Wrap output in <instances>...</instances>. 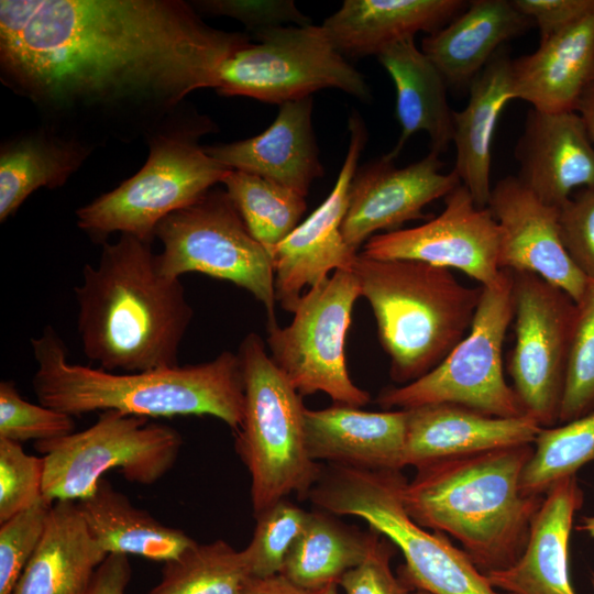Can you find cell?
Listing matches in <instances>:
<instances>
[{
	"label": "cell",
	"mask_w": 594,
	"mask_h": 594,
	"mask_svg": "<svg viewBox=\"0 0 594 594\" xmlns=\"http://www.w3.org/2000/svg\"><path fill=\"white\" fill-rule=\"evenodd\" d=\"M404 466L532 444L542 427L529 416L496 417L441 403L407 409Z\"/></svg>",
	"instance_id": "obj_21"
},
{
	"label": "cell",
	"mask_w": 594,
	"mask_h": 594,
	"mask_svg": "<svg viewBox=\"0 0 594 594\" xmlns=\"http://www.w3.org/2000/svg\"><path fill=\"white\" fill-rule=\"evenodd\" d=\"M512 62L503 46L470 84L465 108L453 111V170L480 207H487L492 191L491 162L495 129L503 109L514 100Z\"/></svg>",
	"instance_id": "obj_27"
},
{
	"label": "cell",
	"mask_w": 594,
	"mask_h": 594,
	"mask_svg": "<svg viewBox=\"0 0 594 594\" xmlns=\"http://www.w3.org/2000/svg\"><path fill=\"white\" fill-rule=\"evenodd\" d=\"M245 33L180 0H1L0 76L51 121L145 136L216 88Z\"/></svg>",
	"instance_id": "obj_1"
},
{
	"label": "cell",
	"mask_w": 594,
	"mask_h": 594,
	"mask_svg": "<svg viewBox=\"0 0 594 594\" xmlns=\"http://www.w3.org/2000/svg\"><path fill=\"white\" fill-rule=\"evenodd\" d=\"M338 586H339V585L336 584V583L328 585V586L324 588L323 594H339V593H338Z\"/></svg>",
	"instance_id": "obj_49"
},
{
	"label": "cell",
	"mask_w": 594,
	"mask_h": 594,
	"mask_svg": "<svg viewBox=\"0 0 594 594\" xmlns=\"http://www.w3.org/2000/svg\"><path fill=\"white\" fill-rule=\"evenodd\" d=\"M471 328L461 342L422 377L380 392L385 408L410 409L429 404H454L496 417L527 416L503 372V344L514 319L510 271L501 280L482 287Z\"/></svg>",
	"instance_id": "obj_10"
},
{
	"label": "cell",
	"mask_w": 594,
	"mask_h": 594,
	"mask_svg": "<svg viewBox=\"0 0 594 594\" xmlns=\"http://www.w3.org/2000/svg\"><path fill=\"white\" fill-rule=\"evenodd\" d=\"M352 272L373 310L391 378L402 385L429 373L461 342L483 289L462 284L449 268L360 252Z\"/></svg>",
	"instance_id": "obj_5"
},
{
	"label": "cell",
	"mask_w": 594,
	"mask_h": 594,
	"mask_svg": "<svg viewBox=\"0 0 594 594\" xmlns=\"http://www.w3.org/2000/svg\"><path fill=\"white\" fill-rule=\"evenodd\" d=\"M591 582H592V585H593V587H594V572H593L592 575H591Z\"/></svg>",
	"instance_id": "obj_51"
},
{
	"label": "cell",
	"mask_w": 594,
	"mask_h": 594,
	"mask_svg": "<svg viewBox=\"0 0 594 594\" xmlns=\"http://www.w3.org/2000/svg\"><path fill=\"white\" fill-rule=\"evenodd\" d=\"M308 497L315 508L355 516L388 539L404 556L398 576L430 594L501 593L470 557L439 531L418 525L403 503L402 470H367L327 463Z\"/></svg>",
	"instance_id": "obj_6"
},
{
	"label": "cell",
	"mask_w": 594,
	"mask_h": 594,
	"mask_svg": "<svg viewBox=\"0 0 594 594\" xmlns=\"http://www.w3.org/2000/svg\"><path fill=\"white\" fill-rule=\"evenodd\" d=\"M544 41L594 12V0H512Z\"/></svg>",
	"instance_id": "obj_44"
},
{
	"label": "cell",
	"mask_w": 594,
	"mask_h": 594,
	"mask_svg": "<svg viewBox=\"0 0 594 594\" xmlns=\"http://www.w3.org/2000/svg\"><path fill=\"white\" fill-rule=\"evenodd\" d=\"M312 96L288 101L262 133L232 143L205 146L230 169L250 173L306 197L324 173L312 128Z\"/></svg>",
	"instance_id": "obj_20"
},
{
	"label": "cell",
	"mask_w": 594,
	"mask_h": 594,
	"mask_svg": "<svg viewBox=\"0 0 594 594\" xmlns=\"http://www.w3.org/2000/svg\"><path fill=\"white\" fill-rule=\"evenodd\" d=\"M396 90V117L400 135L389 160L399 155L408 139L424 131L431 152L440 155L452 143L453 111L447 97L448 84L430 58L417 47L414 37L397 42L377 56Z\"/></svg>",
	"instance_id": "obj_28"
},
{
	"label": "cell",
	"mask_w": 594,
	"mask_h": 594,
	"mask_svg": "<svg viewBox=\"0 0 594 594\" xmlns=\"http://www.w3.org/2000/svg\"><path fill=\"white\" fill-rule=\"evenodd\" d=\"M178 112L146 135L148 157L136 174L76 211L91 239L103 243L119 232L152 242L164 218L199 200L231 170L198 143L211 131L209 121Z\"/></svg>",
	"instance_id": "obj_7"
},
{
	"label": "cell",
	"mask_w": 594,
	"mask_h": 594,
	"mask_svg": "<svg viewBox=\"0 0 594 594\" xmlns=\"http://www.w3.org/2000/svg\"><path fill=\"white\" fill-rule=\"evenodd\" d=\"M487 208L501 229V270L536 274L578 302L588 278L562 243L559 208L542 202L515 176L492 187Z\"/></svg>",
	"instance_id": "obj_18"
},
{
	"label": "cell",
	"mask_w": 594,
	"mask_h": 594,
	"mask_svg": "<svg viewBox=\"0 0 594 594\" xmlns=\"http://www.w3.org/2000/svg\"><path fill=\"white\" fill-rule=\"evenodd\" d=\"M154 237L158 272L174 279L201 273L228 280L254 296L266 310L267 326L275 318L272 258L258 243L226 190H209L199 200L164 218Z\"/></svg>",
	"instance_id": "obj_11"
},
{
	"label": "cell",
	"mask_w": 594,
	"mask_h": 594,
	"mask_svg": "<svg viewBox=\"0 0 594 594\" xmlns=\"http://www.w3.org/2000/svg\"><path fill=\"white\" fill-rule=\"evenodd\" d=\"M131 572L128 556L110 553L97 569L86 594H125Z\"/></svg>",
	"instance_id": "obj_45"
},
{
	"label": "cell",
	"mask_w": 594,
	"mask_h": 594,
	"mask_svg": "<svg viewBox=\"0 0 594 594\" xmlns=\"http://www.w3.org/2000/svg\"><path fill=\"white\" fill-rule=\"evenodd\" d=\"M499 244L501 229L492 212L477 206L460 184L444 197V208L437 217L418 227L375 234L360 253L459 270L487 287L503 275Z\"/></svg>",
	"instance_id": "obj_15"
},
{
	"label": "cell",
	"mask_w": 594,
	"mask_h": 594,
	"mask_svg": "<svg viewBox=\"0 0 594 594\" xmlns=\"http://www.w3.org/2000/svg\"><path fill=\"white\" fill-rule=\"evenodd\" d=\"M469 4L463 0H345L321 24L344 56L378 55L418 32L444 28Z\"/></svg>",
	"instance_id": "obj_25"
},
{
	"label": "cell",
	"mask_w": 594,
	"mask_h": 594,
	"mask_svg": "<svg viewBox=\"0 0 594 594\" xmlns=\"http://www.w3.org/2000/svg\"><path fill=\"white\" fill-rule=\"evenodd\" d=\"M576 304L559 422L594 410V279Z\"/></svg>",
	"instance_id": "obj_36"
},
{
	"label": "cell",
	"mask_w": 594,
	"mask_h": 594,
	"mask_svg": "<svg viewBox=\"0 0 594 594\" xmlns=\"http://www.w3.org/2000/svg\"><path fill=\"white\" fill-rule=\"evenodd\" d=\"M409 594H430V593L422 590H414Z\"/></svg>",
	"instance_id": "obj_50"
},
{
	"label": "cell",
	"mask_w": 594,
	"mask_h": 594,
	"mask_svg": "<svg viewBox=\"0 0 594 594\" xmlns=\"http://www.w3.org/2000/svg\"><path fill=\"white\" fill-rule=\"evenodd\" d=\"M251 576L243 550L224 540L195 542L164 562L161 580L148 594H244Z\"/></svg>",
	"instance_id": "obj_33"
},
{
	"label": "cell",
	"mask_w": 594,
	"mask_h": 594,
	"mask_svg": "<svg viewBox=\"0 0 594 594\" xmlns=\"http://www.w3.org/2000/svg\"><path fill=\"white\" fill-rule=\"evenodd\" d=\"M75 432L74 417L25 400L13 381L0 383V438L14 442L46 441Z\"/></svg>",
	"instance_id": "obj_38"
},
{
	"label": "cell",
	"mask_w": 594,
	"mask_h": 594,
	"mask_svg": "<svg viewBox=\"0 0 594 594\" xmlns=\"http://www.w3.org/2000/svg\"><path fill=\"white\" fill-rule=\"evenodd\" d=\"M562 243L576 267L594 279V188H586L559 208Z\"/></svg>",
	"instance_id": "obj_42"
},
{
	"label": "cell",
	"mask_w": 594,
	"mask_h": 594,
	"mask_svg": "<svg viewBox=\"0 0 594 594\" xmlns=\"http://www.w3.org/2000/svg\"><path fill=\"white\" fill-rule=\"evenodd\" d=\"M584 495L576 475L557 481L532 518L527 546L509 568L486 573L510 594H576L569 575V541Z\"/></svg>",
	"instance_id": "obj_23"
},
{
	"label": "cell",
	"mask_w": 594,
	"mask_h": 594,
	"mask_svg": "<svg viewBox=\"0 0 594 594\" xmlns=\"http://www.w3.org/2000/svg\"><path fill=\"white\" fill-rule=\"evenodd\" d=\"M359 297L353 272L336 271L301 296L288 326H267L270 358L301 396L322 392L337 405L358 408L370 403V393L352 382L344 355Z\"/></svg>",
	"instance_id": "obj_13"
},
{
	"label": "cell",
	"mask_w": 594,
	"mask_h": 594,
	"mask_svg": "<svg viewBox=\"0 0 594 594\" xmlns=\"http://www.w3.org/2000/svg\"><path fill=\"white\" fill-rule=\"evenodd\" d=\"M90 536L108 554L121 553L166 562L195 541L180 529L161 524L101 479L96 491L76 502Z\"/></svg>",
	"instance_id": "obj_30"
},
{
	"label": "cell",
	"mask_w": 594,
	"mask_h": 594,
	"mask_svg": "<svg viewBox=\"0 0 594 594\" xmlns=\"http://www.w3.org/2000/svg\"><path fill=\"white\" fill-rule=\"evenodd\" d=\"M349 147L336 184L326 200L271 251L276 302L293 314L301 296L329 277L330 272L352 271L359 252L342 235L349 190L367 141L358 112L349 118Z\"/></svg>",
	"instance_id": "obj_16"
},
{
	"label": "cell",
	"mask_w": 594,
	"mask_h": 594,
	"mask_svg": "<svg viewBox=\"0 0 594 594\" xmlns=\"http://www.w3.org/2000/svg\"><path fill=\"white\" fill-rule=\"evenodd\" d=\"M394 544L381 536L366 559L339 581L345 594H409L414 591L391 569Z\"/></svg>",
	"instance_id": "obj_43"
},
{
	"label": "cell",
	"mask_w": 594,
	"mask_h": 594,
	"mask_svg": "<svg viewBox=\"0 0 594 594\" xmlns=\"http://www.w3.org/2000/svg\"><path fill=\"white\" fill-rule=\"evenodd\" d=\"M36 371L32 386L40 404L80 416L118 410L145 418L209 415L235 432L243 420L244 385L238 353L142 372L114 373L68 361L51 326L31 340Z\"/></svg>",
	"instance_id": "obj_4"
},
{
	"label": "cell",
	"mask_w": 594,
	"mask_h": 594,
	"mask_svg": "<svg viewBox=\"0 0 594 594\" xmlns=\"http://www.w3.org/2000/svg\"><path fill=\"white\" fill-rule=\"evenodd\" d=\"M534 444L444 458L416 468L403 503L421 527L452 536L484 574L522 554L543 495H524L522 471Z\"/></svg>",
	"instance_id": "obj_3"
},
{
	"label": "cell",
	"mask_w": 594,
	"mask_h": 594,
	"mask_svg": "<svg viewBox=\"0 0 594 594\" xmlns=\"http://www.w3.org/2000/svg\"><path fill=\"white\" fill-rule=\"evenodd\" d=\"M576 530L587 534L594 538V516H583L580 524L576 525Z\"/></svg>",
	"instance_id": "obj_48"
},
{
	"label": "cell",
	"mask_w": 594,
	"mask_h": 594,
	"mask_svg": "<svg viewBox=\"0 0 594 594\" xmlns=\"http://www.w3.org/2000/svg\"><path fill=\"white\" fill-rule=\"evenodd\" d=\"M182 444L178 431L167 425L100 411L82 431L34 443L44 455L43 497L51 503L86 498L112 469L132 483L152 485L174 466Z\"/></svg>",
	"instance_id": "obj_9"
},
{
	"label": "cell",
	"mask_w": 594,
	"mask_h": 594,
	"mask_svg": "<svg viewBox=\"0 0 594 594\" xmlns=\"http://www.w3.org/2000/svg\"><path fill=\"white\" fill-rule=\"evenodd\" d=\"M308 512L287 498L255 515L256 525L243 550L251 575L267 578L282 572L286 557L302 531Z\"/></svg>",
	"instance_id": "obj_37"
},
{
	"label": "cell",
	"mask_w": 594,
	"mask_h": 594,
	"mask_svg": "<svg viewBox=\"0 0 594 594\" xmlns=\"http://www.w3.org/2000/svg\"><path fill=\"white\" fill-rule=\"evenodd\" d=\"M381 535L370 528L361 531L334 515L315 508L308 512L305 527L290 548L282 574L309 590L339 584L341 578L359 566Z\"/></svg>",
	"instance_id": "obj_32"
},
{
	"label": "cell",
	"mask_w": 594,
	"mask_h": 594,
	"mask_svg": "<svg viewBox=\"0 0 594 594\" xmlns=\"http://www.w3.org/2000/svg\"><path fill=\"white\" fill-rule=\"evenodd\" d=\"M591 140L594 142V84L585 91L578 106Z\"/></svg>",
	"instance_id": "obj_47"
},
{
	"label": "cell",
	"mask_w": 594,
	"mask_h": 594,
	"mask_svg": "<svg viewBox=\"0 0 594 594\" xmlns=\"http://www.w3.org/2000/svg\"><path fill=\"white\" fill-rule=\"evenodd\" d=\"M221 65L215 90L278 106L336 88L371 99L364 76L338 51L322 25H286L255 35Z\"/></svg>",
	"instance_id": "obj_12"
},
{
	"label": "cell",
	"mask_w": 594,
	"mask_h": 594,
	"mask_svg": "<svg viewBox=\"0 0 594 594\" xmlns=\"http://www.w3.org/2000/svg\"><path fill=\"white\" fill-rule=\"evenodd\" d=\"M594 84V12L512 62L513 97L542 112L575 111Z\"/></svg>",
	"instance_id": "obj_24"
},
{
	"label": "cell",
	"mask_w": 594,
	"mask_h": 594,
	"mask_svg": "<svg viewBox=\"0 0 594 594\" xmlns=\"http://www.w3.org/2000/svg\"><path fill=\"white\" fill-rule=\"evenodd\" d=\"M323 590L301 587L282 573L267 578L251 576L245 585L244 594H323Z\"/></svg>",
	"instance_id": "obj_46"
},
{
	"label": "cell",
	"mask_w": 594,
	"mask_h": 594,
	"mask_svg": "<svg viewBox=\"0 0 594 594\" xmlns=\"http://www.w3.org/2000/svg\"><path fill=\"white\" fill-rule=\"evenodd\" d=\"M515 344L507 372L527 416L542 428L559 422L576 317L575 301L528 272H510Z\"/></svg>",
	"instance_id": "obj_14"
},
{
	"label": "cell",
	"mask_w": 594,
	"mask_h": 594,
	"mask_svg": "<svg viewBox=\"0 0 594 594\" xmlns=\"http://www.w3.org/2000/svg\"><path fill=\"white\" fill-rule=\"evenodd\" d=\"M92 150L78 136L53 127L19 136L0 152V221L15 213L35 190L63 186Z\"/></svg>",
	"instance_id": "obj_31"
},
{
	"label": "cell",
	"mask_w": 594,
	"mask_h": 594,
	"mask_svg": "<svg viewBox=\"0 0 594 594\" xmlns=\"http://www.w3.org/2000/svg\"><path fill=\"white\" fill-rule=\"evenodd\" d=\"M407 409L364 411L334 404L304 411L309 457L331 464L367 470H402Z\"/></svg>",
	"instance_id": "obj_22"
},
{
	"label": "cell",
	"mask_w": 594,
	"mask_h": 594,
	"mask_svg": "<svg viewBox=\"0 0 594 594\" xmlns=\"http://www.w3.org/2000/svg\"><path fill=\"white\" fill-rule=\"evenodd\" d=\"M592 142L580 113L531 108L515 150L517 177L542 202L560 208L575 188H594Z\"/></svg>",
	"instance_id": "obj_19"
},
{
	"label": "cell",
	"mask_w": 594,
	"mask_h": 594,
	"mask_svg": "<svg viewBox=\"0 0 594 594\" xmlns=\"http://www.w3.org/2000/svg\"><path fill=\"white\" fill-rule=\"evenodd\" d=\"M53 503L44 497L1 522L0 594H11L21 573L36 550Z\"/></svg>",
	"instance_id": "obj_39"
},
{
	"label": "cell",
	"mask_w": 594,
	"mask_h": 594,
	"mask_svg": "<svg viewBox=\"0 0 594 594\" xmlns=\"http://www.w3.org/2000/svg\"><path fill=\"white\" fill-rule=\"evenodd\" d=\"M196 10L210 15H226L240 21L255 35L289 24L304 26L310 19L293 0H207L195 1Z\"/></svg>",
	"instance_id": "obj_41"
},
{
	"label": "cell",
	"mask_w": 594,
	"mask_h": 594,
	"mask_svg": "<svg viewBox=\"0 0 594 594\" xmlns=\"http://www.w3.org/2000/svg\"><path fill=\"white\" fill-rule=\"evenodd\" d=\"M532 444L520 490L524 495H544L557 481L594 461V410L561 426L542 428Z\"/></svg>",
	"instance_id": "obj_35"
},
{
	"label": "cell",
	"mask_w": 594,
	"mask_h": 594,
	"mask_svg": "<svg viewBox=\"0 0 594 594\" xmlns=\"http://www.w3.org/2000/svg\"><path fill=\"white\" fill-rule=\"evenodd\" d=\"M151 243L130 234L103 242L97 264L84 266L74 288L82 352L102 370L179 365L193 309L180 280L158 272Z\"/></svg>",
	"instance_id": "obj_2"
},
{
	"label": "cell",
	"mask_w": 594,
	"mask_h": 594,
	"mask_svg": "<svg viewBox=\"0 0 594 594\" xmlns=\"http://www.w3.org/2000/svg\"><path fill=\"white\" fill-rule=\"evenodd\" d=\"M442 167L439 154L430 151L403 168L384 155L356 170L341 226L346 244L359 252L377 231H396L425 218L427 205L461 184L454 170L444 174Z\"/></svg>",
	"instance_id": "obj_17"
},
{
	"label": "cell",
	"mask_w": 594,
	"mask_h": 594,
	"mask_svg": "<svg viewBox=\"0 0 594 594\" xmlns=\"http://www.w3.org/2000/svg\"><path fill=\"white\" fill-rule=\"evenodd\" d=\"M107 557L90 536L76 502L57 501L11 594H86Z\"/></svg>",
	"instance_id": "obj_29"
},
{
	"label": "cell",
	"mask_w": 594,
	"mask_h": 594,
	"mask_svg": "<svg viewBox=\"0 0 594 594\" xmlns=\"http://www.w3.org/2000/svg\"><path fill=\"white\" fill-rule=\"evenodd\" d=\"M531 25L512 0H473L444 28L426 36L421 51L448 86H470L504 43Z\"/></svg>",
	"instance_id": "obj_26"
},
{
	"label": "cell",
	"mask_w": 594,
	"mask_h": 594,
	"mask_svg": "<svg viewBox=\"0 0 594 594\" xmlns=\"http://www.w3.org/2000/svg\"><path fill=\"white\" fill-rule=\"evenodd\" d=\"M44 458L0 438V524L43 497Z\"/></svg>",
	"instance_id": "obj_40"
},
{
	"label": "cell",
	"mask_w": 594,
	"mask_h": 594,
	"mask_svg": "<svg viewBox=\"0 0 594 594\" xmlns=\"http://www.w3.org/2000/svg\"><path fill=\"white\" fill-rule=\"evenodd\" d=\"M238 355L244 385V413L234 449L251 477L254 516L297 493L307 498L322 465L307 451L302 396L271 360L263 340L250 332Z\"/></svg>",
	"instance_id": "obj_8"
},
{
	"label": "cell",
	"mask_w": 594,
	"mask_h": 594,
	"mask_svg": "<svg viewBox=\"0 0 594 594\" xmlns=\"http://www.w3.org/2000/svg\"><path fill=\"white\" fill-rule=\"evenodd\" d=\"M222 184L249 231L268 253L297 228L307 208L306 197L250 173L231 169Z\"/></svg>",
	"instance_id": "obj_34"
}]
</instances>
